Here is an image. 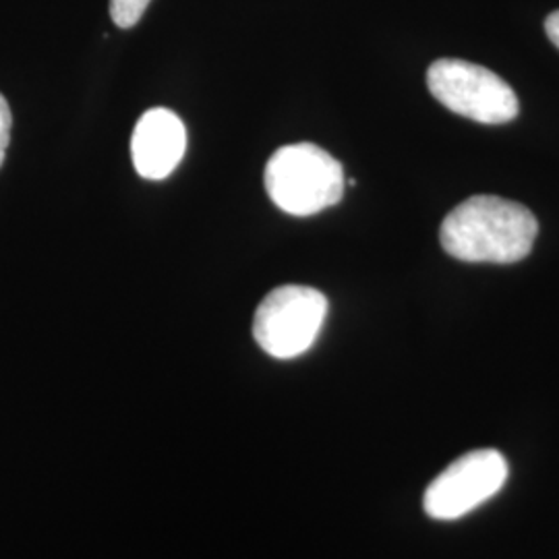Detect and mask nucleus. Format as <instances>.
<instances>
[{"label": "nucleus", "instance_id": "obj_2", "mask_svg": "<svg viewBox=\"0 0 559 559\" xmlns=\"http://www.w3.org/2000/svg\"><path fill=\"white\" fill-rule=\"evenodd\" d=\"M265 191L282 212L313 216L344 195V168L313 143L280 147L265 166Z\"/></svg>", "mask_w": 559, "mask_h": 559}, {"label": "nucleus", "instance_id": "obj_7", "mask_svg": "<svg viewBox=\"0 0 559 559\" xmlns=\"http://www.w3.org/2000/svg\"><path fill=\"white\" fill-rule=\"evenodd\" d=\"M150 2L152 0H110V17L122 29H129L143 17Z\"/></svg>", "mask_w": 559, "mask_h": 559}, {"label": "nucleus", "instance_id": "obj_8", "mask_svg": "<svg viewBox=\"0 0 559 559\" xmlns=\"http://www.w3.org/2000/svg\"><path fill=\"white\" fill-rule=\"evenodd\" d=\"M11 124H13V117H11L9 102L4 100V96L0 94V166L4 162V154L11 141Z\"/></svg>", "mask_w": 559, "mask_h": 559}, {"label": "nucleus", "instance_id": "obj_1", "mask_svg": "<svg viewBox=\"0 0 559 559\" xmlns=\"http://www.w3.org/2000/svg\"><path fill=\"white\" fill-rule=\"evenodd\" d=\"M537 233L539 224L528 207L496 195H475L441 222L440 242L454 260L516 263L531 253Z\"/></svg>", "mask_w": 559, "mask_h": 559}, {"label": "nucleus", "instance_id": "obj_6", "mask_svg": "<svg viewBox=\"0 0 559 559\" xmlns=\"http://www.w3.org/2000/svg\"><path fill=\"white\" fill-rule=\"evenodd\" d=\"M187 150V129L179 115L168 108L147 110L135 124L131 156L143 179L170 177Z\"/></svg>", "mask_w": 559, "mask_h": 559}, {"label": "nucleus", "instance_id": "obj_3", "mask_svg": "<svg viewBox=\"0 0 559 559\" xmlns=\"http://www.w3.org/2000/svg\"><path fill=\"white\" fill-rule=\"evenodd\" d=\"M325 318L323 293L299 284L280 286L261 300L253 318V336L270 357L297 359L316 344Z\"/></svg>", "mask_w": 559, "mask_h": 559}, {"label": "nucleus", "instance_id": "obj_4", "mask_svg": "<svg viewBox=\"0 0 559 559\" xmlns=\"http://www.w3.org/2000/svg\"><path fill=\"white\" fill-rule=\"evenodd\" d=\"M433 98L464 119L503 124L519 117L514 90L493 71L460 59L436 60L427 71Z\"/></svg>", "mask_w": 559, "mask_h": 559}, {"label": "nucleus", "instance_id": "obj_9", "mask_svg": "<svg viewBox=\"0 0 559 559\" xmlns=\"http://www.w3.org/2000/svg\"><path fill=\"white\" fill-rule=\"evenodd\" d=\"M545 32L549 36V40L554 41L559 48V11L551 13L545 21Z\"/></svg>", "mask_w": 559, "mask_h": 559}, {"label": "nucleus", "instance_id": "obj_5", "mask_svg": "<svg viewBox=\"0 0 559 559\" xmlns=\"http://www.w3.org/2000/svg\"><path fill=\"white\" fill-rule=\"evenodd\" d=\"M510 475L498 450H475L454 460L427 487L423 508L433 520H459L496 498Z\"/></svg>", "mask_w": 559, "mask_h": 559}]
</instances>
